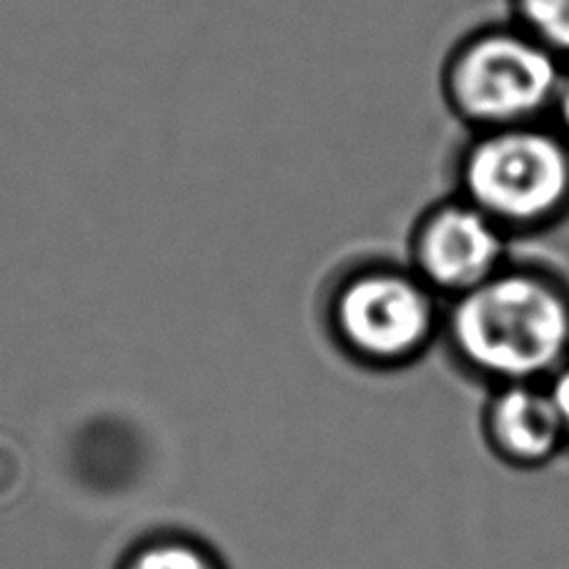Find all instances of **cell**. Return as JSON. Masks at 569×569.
Here are the masks:
<instances>
[{"label": "cell", "instance_id": "6da1fadb", "mask_svg": "<svg viewBox=\"0 0 569 569\" xmlns=\"http://www.w3.org/2000/svg\"><path fill=\"white\" fill-rule=\"evenodd\" d=\"M441 341L465 375L485 385H545L569 359V283L535 263L509 261L445 303Z\"/></svg>", "mask_w": 569, "mask_h": 569}, {"label": "cell", "instance_id": "ba28073f", "mask_svg": "<svg viewBox=\"0 0 569 569\" xmlns=\"http://www.w3.org/2000/svg\"><path fill=\"white\" fill-rule=\"evenodd\" d=\"M509 21L569 63V0H509Z\"/></svg>", "mask_w": 569, "mask_h": 569}, {"label": "cell", "instance_id": "30bf717a", "mask_svg": "<svg viewBox=\"0 0 569 569\" xmlns=\"http://www.w3.org/2000/svg\"><path fill=\"white\" fill-rule=\"evenodd\" d=\"M547 123H552L555 129L569 141V63L565 66L562 78H559L557 91L552 98V108H549Z\"/></svg>", "mask_w": 569, "mask_h": 569}, {"label": "cell", "instance_id": "8992f818", "mask_svg": "<svg viewBox=\"0 0 569 569\" xmlns=\"http://www.w3.org/2000/svg\"><path fill=\"white\" fill-rule=\"evenodd\" d=\"M482 435L499 462L532 472L567 451V439L545 385L492 387L482 409Z\"/></svg>", "mask_w": 569, "mask_h": 569}, {"label": "cell", "instance_id": "52a82bcc", "mask_svg": "<svg viewBox=\"0 0 569 569\" xmlns=\"http://www.w3.org/2000/svg\"><path fill=\"white\" fill-rule=\"evenodd\" d=\"M113 569H231L221 549L193 529L163 525L133 537Z\"/></svg>", "mask_w": 569, "mask_h": 569}, {"label": "cell", "instance_id": "9c48e42d", "mask_svg": "<svg viewBox=\"0 0 569 569\" xmlns=\"http://www.w3.org/2000/svg\"><path fill=\"white\" fill-rule=\"evenodd\" d=\"M545 387H547L549 399H552V405H555L559 425H562L565 439H567V451H569V359L545 381Z\"/></svg>", "mask_w": 569, "mask_h": 569}, {"label": "cell", "instance_id": "3957f363", "mask_svg": "<svg viewBox=\"0 0 569 569\" xmlns=\"http://www.w3.org/2000/svg\"><path fill=\"white\" fill-rule=\"evenodd\" d=\"M565 63L509 23L459 38L441 68L447 108L469 131L547 121Z\"/></svg>", "mask_w": 569, "mask_h": 569}, {"label": "cell", "instance_id": "277c9868", "mask_svg": "<svg viewBox=\"0 0 569 569\" xmlns=\"http://www.w3.org/2000/svg\"><path fill=\"white\" fill-rule=\"evenodd\" d=\"M445 301L409 267L371 263L339 283L329 331L341 355L369 371H401L441 341Z\"/></svg>", "mask_w": 569, "mask_h": 569}, {"label": "cell", "instance_id": "5b68a950", "mask_svg": "<svg viewBox=\"0 0 569 569\" xmlns=\"http://www.w3.org/2000/svg\"><path fill=\"white\" fill-rule=\"evenodd\" d=\"M512 237L465 196L451 193L419 216L409 237V269L451 301L512 261Z\"/></svg>", "mask_w": 569, "mask_h": 569}, {"label": "cell", "instance_id": "7a4b0ae2", "mask_svg": "<svg viewBox=\"0 0 569 569\" xmlns=\"http://www.w3.org/2000/svg\"><path fill=\"white\" fill-rule=\"evenodd\" d=\"M457 191L512 239L569 216V141L552 123L477 131L457 156Z\"/></svg>", "mask_w": 569, "mask_h": 569}]
</instances>
